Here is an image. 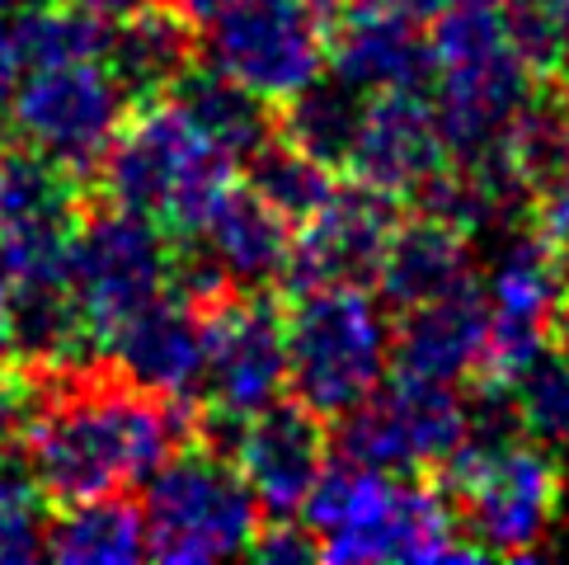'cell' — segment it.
Segmentation results:
<instances>
[{
    "label": "cell",
    "instance_id": "ab89813d",
    "mask_svg": "<svg viewBox=\"0 0 569 565\" xmlns=\"http://www.w3.org/2000/svg\"><path fill=\"white\" fill-rule=\"evenodd\" d=\"M14 6H19V0H0V14H10Z\"/></svg>",
    "mask_w": 569,
    "mask_h": 565
},
{
    "label": "cell",
    "instance_id": "d590c367",
    "mask_svg": "<svg viewBox=\"0 0 569 565\" xmlns=\"http://www.w3.org/2000/svg\"><path fill=\"white\" fill-rule=\"evenodd\" d=\"M174 6L184 10V14L193 19V24H208V19H212V14H221V10H227L231 0H174Z\"/></svg>",
    "mask_w": 569,
    "mask_h": 565
},
{
    "label": "cell",
    "instance_id": "9c48e42d",
    "mask_svg": "<svg viewBox=\"0 0 569 565\" xmlns=\"http://www.w3.org/2000/svg\"><path fill=\"white\" fill-rule=\"evenodd\" d=\"M132 95L109 71L104 57L33 67L10 99V123L19 141L43 151L76 179L99 170L109 141L128 123Z\"/></svg>",
    "mask_w": 569,
    "mask_h": 565
},
{
    "label": "cell",
    "instance_id": "4316f807",
    "mask_svg": "<svg viewBox=\"0 0 569 565\" xmlns=\"http://www.w3.org/2000/svg\"><path fill=\"white\" fill-rule=\"evenodd\" d=\"M246 166H250V194H259L263 204L288 217L292 227L316 217L325 208V198L339 189L335 170L325 166V160L307 156L282 137H269L254 156H246Z\"/></svg>",
    "mask_w": 569,
    "mask_h": 565
},
{
    "label": "cell",
    "instance_id": "f35d334b",
    "mask_svg": "<svg viewBox=\"0 0 569 565\" xmlns=\"http://www.w3.org/2000/svg\"><path fill=\"white\" fill-rule=\"evenodd\" d=\"M311 6H320V10H335V6H343V0H311Z\"/></svg>",
    "mask_w": 569,
    "mask_h": 565
},
{
    "label": "cell",
    "instance_id": "52a82bcc",
    "mask_svg": "<svg viewBox=\"0 0 569 565\" xmlns=\"http://www.w3.org/2000/svg\"><path fill=\"white\" fill-rule=\"evenodd\" d=\"M147 552L156 561L202 565L250 552L259 504L227 453L184 443L147 476Z\"/></svg>",
    "mask_w": 569,
    "mask_h": 565
},
{
    "label": "cell",
    "instance_id": "d6986e66",
    "mask_svg": "<svg viewBox=\"0 0 569 565\" xmlns=\"http://www.w3.org/2000/svg\"><path fill=\"white\" fill-rule=\"evenodd\" d=\"M325 57L358 95L419 90L429 76V43L419 38V24L381 0H343V14H335V29L325 33Z\"/></svg>",
    "mask_w": 569,
    "mask_h": 565
},
{
    "label": "cell",
    "instance_id": "74e56055",
    "mask_svg": "<svg viewBox=\"0 0 569 565\" xmlns=\"http://www.w3.org/2000/svg\"><path fill=\"white\" fill-rule=\"evenodd\" d=\"M546 6V14L556 19V29H560V43H565V52H569V0H541Z\"/></svg>",
    "mask_w": 569,
    "mask_h": 565
},
{
    "label": "cell",
    "instance_id": "ffe728a7",
    "mask_svg": "<svg viewBox=\"0 0 569 565\" xmlns=\"http://www.w3.org/2000/svg\"><path fill=\"white\" fill-rule=\"evenodd\" d=\"M193 240L208 250L231 293H263L269 282H282L297 246L292 221L250 189H231L221 198L217 212L202 221V231H193Z\"/></svg>",
    "mask_w": 569,
    "mask_h": 565
},
{
    "label": "cell",
    "instance_id": "2e32d148",
    "mask_svg": "<svg viewBox=\"0 0 569 565\" xmlns=\"http://www.w3.org/2000/svg\"><path fill=\"white\" fill-rule=\"evenodd\" d=\"M227 457L246 476L259 509L292 518L307 509V495L325 472V419L301 400H273L240 419Z\"/></svg>",
    "mask_w": 569,
    "mask_h": 565
},
{
    "label": "cell",
    "instance_id": "603a6c76",
    "mask_svg": "<svg viewBox=\"0 0 569 565\" xmlns=\"http://www.w3.org/2000/svg\"><path fill=\"white\" fill-rule=\"evenodd\" d=\"M104 62L118 80H123V90L137 99V105L166 99L174 90V80L198 62L193 19L179 6L147 0V6L123 14L118 33H109Z\"/></svg>",
    "mask_w": 569,
    "mask_h": 565
},
{
    "label": "cell",
    "instance_id": "4fadbf2b",
    "mask_svg": "<svg viewBox=\"0 0 569 565\" xmlns=\"http://www.w3.org/2000/svg\"><path fill=\"white\" fill-rule=\"evenodd\" d=\"M471 438V410L457 387L423 377H400L339 415V462L372 472H423L442 467Z\"/></svg>",
    "mask_w": 569,
    "mask_h": 565
},
{
    "label": "cell",
    "instance_id": "484cf974",
    "mask_svg": "<svg viewBox=\"0 0 569 565\" xmlns=\"http://www.w3.org/2000/svg\"><path fill=\"white\" fill-rule=\"evenodd\" d=\"M358 113H362V95L343 80H311L307 90H297L292 99H282L278 113V137L301 147L307 156L325 160L330 170H339L349 160L353 132H358Z\"/></svg>",
    "mask_w": 569,
    "mask_h": 565
},
{
    "label": "cell",
    "instance_id": "ba28073f",
    "mask_svg": "<svg viewBox=\"0 0 569 565\" xmlns=\"http://www.w3.org/2000/svg\"><path fill=\"white\" fill-rule=\"evenodd\" d=\"M170 265L174 246L156 217L118 204L80 212L67 278L76 307L99 345H109L123 320H132L170 288Z\"/></svg>",
    "mask_w": 569,
    "mask_h": 565
},
{
    "label": "cell",
    "instance_id": "f546056e",
    "mask_svg": "<svg viewBox=\"0 0 569 565\" xmlns=\"http://www.w3.org/2000/svg\"><path fill=\"white\" fill-rule=\"evenodd\" d=\"M532 212L546 240H556L565 250L569 246V128L560 137V147L551 156V166L541 170V179L532 185Z\"/></svg>",
    "mask_w": 569,
    "mask_h": 565
},
{
    "label": "cell",
    "instance_id": "e0dca14e",
    "mask_svg": "<svg viewBox=\"0 0 569 565\" xmlns=\"http://www.w3.org/2000/svg\"><path fill=\"white\" fill-rule=\"evenodd\" d=\"M343 166L353 170V179L391 198L423 194L447 170V137L438 128L433 99L419 90L368 95Z\"/></svg>",
    "mask_w": 569,
    "mask_h": 565
},
{
    "label": "cell",
    "instance_id": "1f68e13d",
    "mask_svg": "<svg viewBox=\"0 0 569 565\" xmlns=\"http://www.w3.org/2000/svg\"><path fill=\"white\" fill-rule=\"evenodd\" d=\"M250 556L254 561H316L320 556V542L311 528H297L292 518H278L273 528H259L250 542Z\"/></svg>",
    "mask_w": 569,
    "mask_h": 565
},
{
    "label": "cell",
    "instance_id": "9a60e30c",
    "mask_svg": "<svg viewBox=\"0 0 569 565\" xmlns=\"http://www.w3.org/2000/svg\"><path fill=\"white\" fill-rule=\"evenodd\" d=\"M396 198L372 185H349L325 198V208L297 227L292 265L282 274L288 293H311L325 282H368L396 231Z\"/></svg>",
    "mask_w": 569,
    "mask_h": 565
},
{
    "label": "cell",
    "instance_id": "5b68a950",
    "mask_svg": "<svg viewBox=\"0 0 569 565\" xmlns=\"http://www.w3.org/2000/svg\"><path fill=\"white\" fill-rule=\"evenodd\" d=\"M288 320V387L320 419L368 400L391 368V320L362 282H325L297 293Z\"/></svg>",
    "mask_w": 569,
    "mask_h": 565
},
{
    "label": "cell",
    "instance_id": "d6a6232c",
    "mask_svg": "<svg viewBox=\"0 0 569 565\" xmlns=\"http://www.w3.org/2000/svg\"><path fill=\"white\" fill-rule=\"evenodd\" d=\"M24 76H29V57H24V43H19L14 14H0V113L10 109V99Z\"/></svg>",
    "mask_w": 569,
    "mask_h": 565
},
{
    "label": "cell",
    "instance_id": "ac0fdd59",
    "mask_svg": "<svg viewBox=\"0 0 569 565\" xmlns=\"http://www.w3.org/2000/svg\"><path fill=\"white\" fill-rule=\"evenodd\" d=\"M104 349L113 354V373H123L132 387L166 400H189L202 387L208 320L189 297H156L151 307H141L132 320L113 330Z\"/></svg>",
    "mask_w": 569,
    "mask_h": 565
},
{
    "label": "cell",
    "instance_id": "8d00e7d4",
    "mask_svg": "<svg viewBox=\"0 0 569 565\" xmlns=\"http://www.w3.org/2000/svg\"><path fill=\"white\" fill-rule=\"evenodd\" d=\"M10 301H14V293H10V278L0 274V349L10 345Z\"/></svg>",
    "mask_w": 569,
    "mask_h": 565
},
{
    "label": "cell",
    "instance_id": "277c9868",
    "mask_svg": "<svg viewBox=\"0 0 569 565\" xmlns=\"http://www.w3.org/2000/svg\"><path fill=\"white\" fill-rule=\"evenodd\" d=\"M429 38V76H433V113L452 156H476L495 147L518 109L537 95V71L518 52L508 33L503 6L457 0L433 19Z\"/></svg>",
    "mask_w": 569,
    "mask_h": 565
},
{
    "label": "cell",
    "instance_id": "d4e9b609",
    "mask_svg": "<svg viewBox=\"0 0 569 565\" xmlns=\"http://www.w3.org/2000/svg\"><path fill=\"white\" fill-rule=\"evenodd\" d=\"M48 556L67 565H128L147 556V518L128 495L71 499L48 523Z\"/></svg>",
    "mask_w": 569,
    "mask_h": 565
},
{
    "label": "cell",
    "instance_id": "836d02e7",
    "mask_svg": "<svg viewBox=\"0 0 569 565\" xmlns=\"http://www.w3.org/2000/svg\"><path fill=\"white\" fill-rule=\"evenodd\" d=\"M381 6H391L396 14L415 19V24H429V19H438L442 10H452L457 0H381Z\"/></svg>",
    "mask_w": 569,
    "mask_h": 565
},
{
    "label": "cell",
    "instance_id": "7a4b0ae2",
    "mask_svg": "<svg viewBox=\"0 0 569 565\" xmlns=\"http://www.w3.org/2000/svg\"><path fill=\"white\" fill-rule=\"evenodd\" d=\"M307 528L325 561H480L485 547L457 537L447 499L400 472L325 467L307 495Z\"/></svg>",
    "mask_w": 569,
    "mask_h": 565
},
{
    "label": "cell",
    "instance_id": "f1b7e54d",
    "mask_svg": "<svg viewBox=\"0 0 569 565\" xmlns=\"http://www.w3.org/2000/svg\"><path fill=\"white\" fill-rule=\"evenodd\" d=\"M513 410L527 438L546 443V448H569V354L546 349L513 381Z\"/></svg>",
    "mask_w": 569,
    "mask_h": 565
},
{
    "label": "cell",
    "instance_id": "8fae6325",
    "mask_svg": "<svg viewBox=\"0 0 569 565\" xmlns=\"http://www.w3.org/2000/svg\"><path fill=\"white\" fill-rule=\"evenodd\" d=\"M80 221V179L29 141L0 147V274L19 288L71 282V236Z\"/></svg>",
    "mask_w": 569,
    "mask_h": 565
},
{
    "label": "cell",
    "instance_id": "e575fe53",
    "mask_svg": "<svg viewBox=\"0 0 569 565\" xmlns=\"http://www.w3.org/2000/svg\"><path fill=\"white\" fill-rule=\"evenodd\" d=\"M76 6L94 10L99 19H123V14H132L137 6H147V0H76Z\"/></svg>",
    "mask_w": 569,
    "mask_h": 565
},
{
    "label": "cell",
    "instance_id": "6da1fadb",
    "mask_svg": "<svg viewBox=\"0 0 569 565\" xmlns=\"http://www.w3.org/2000/svg\"><path fill=\"white\" fill-rule=\"evenodd\" d=\"M38 406L24 424V462L48 499L71 504L147 480L193 424L184 400L132 387L123 373H38Z\"/></svg>",
    "mask_w": 569,
    "mask_h": 565
},
{
    "label": "cell",
    "instance_id": "7402d4cb",
    "mask_svg": "<svg viewBox=\"0 0 569 565\" xmlns=\"http://www.w3.org/2000/svg\"><path fill=\"white\" fill-rule=\"evenodd\" d=\"M471 236L447 217L423 212L415 221H396L386 255L377 265V288L391 307L410 311L423 301L471 288Z\"/></svg>",
    "mask_w": 569,
    "mask_h": 565
},
{
    "label": "cell",
    "instance_id": "8992f818",
    "mask_svg": "<svg viewBox=\"0 0 569 565\" xmlns=\"http://www.w3.org/2000/svg\"><path fill=\"white\" fill-rule=\"evenodd\" d=\"M452 504L485 556H527L556 528L565 476L537 438H466L442 462Z\"/></svg>",
    "mask_w": 569,
    "mask_h": 565
},
{
    "label": "cell",
    "instance_id": "5bb4252c",
    "mask_svg": "<svg viewBox=\"0 0 569 565\" xmlns=\"http://www.w3.org/2000/svg\"><path fill=\"white\" fill-rule=\"evenodd\" d=\"M208 320V358H202V387L212 396V415L246 419L273 406L288 387V320L282 307L263 293L221 297L202 307Z\"/></svg>",
    "mask_w": 569,
    "mask_h": 565
},
{
    "label": "cell",
    "instance_id": "3957f363",
    "mask_svg": "<svg viewBox=\"0 0 569 565\" xmlns=\"http://www.w3.org/2000/svg\"><path fill=\"white\" fill-rule=\"evenodd\" d=\"M99 179L109 204L147 212L174 236H193L236 189V156L202 137L174 99H147L109 141Z\"/></svg>",
    "mask_w": 569,
    "mask_h": 565
},
{
    "label": "cell",
    "instance_id": "cb8c5ba5",
    "mask_svg": "<svg viewBox=\"0 0 569 565\" xmlns=\"http://www.w3.org/2000/svg\"><path fill=\"white\" fill-rule=\"evenodd\" d=\"M166 99H174L189 123L236 160L254 156L263 141L278 137V118L269 109V99H259L254 90H246L231 76H221L217 67L193 62L184 76L174 80V90Z\"/></svg>",
    "mask_w": 569,
    "mask_h": 565
},
{
    "label": "cell",
    "instance_id": "30bf717a",
    "mask_svg": "<svg viewBox=\"0 0 569 565\" xmlns=\"http://www.w3.org/2000/svg\"><path fill=\"white\" fill-rule=\"evenodd\" d=\"M569 269L556 240L513 236L495 255L485 282V363L480 377L490 387H513L532 363L551 349V335L565 320Z\"/></svg>",
    "mask_w": 569,
    "mask_h": 565
},
{
    "label": "cell",
    "instance_id": "7c38bea8",
    "mask_svg": "<svg viewBox=\"0 0 569 565\" xmlns=\"http://www.w3.org/2000/svg\"><path fill=\"white\" fill-rule=\"evenodd\" d=\"M202 52L221 76L282 105L325 67V10L311 0H231L208 19Z\"/></svg>",
    "mask_w": 569,
    "mask_h": 565
},
{
    "label": "cell",
    "instance_id": "44dd1931",
    "mask_svg": "<svg viewBox=\"0 0 569 565\" xmlns=\"http://www.w3.org/2000/svg\"><path fill=\"white\" fill-rule=\"evenodd\" d=\"M391 363L400 377L442 381V387L476 377L485 363V301L476 288L405 311L400 330L391 335Z\"/></svg>",
    "mask_w": 569,
    "mask_h": 565
},
{
    "label": "cell",
    "instance_id": "83f0119b",
    "mask_svg": "<svg viewBox=\"0 0 569 565\" xmlns=\"http://www.w3.org/2000/svg\"><path fill=\"white\" fill-rule=\"evenodd\" d=\"M48 556V495L24 457L0 453V565Z\"/></svg>",
    "mask_w": 569,
    "mask_h": 565
},
{
    "label": "cell",
    "instance_id": "4dcf8cb0",
    "mask_svg": "<svg viewBox=\"0 0 569 565\" xmlns=\"http://www.w3.org/2000/svg\"><path fill=\"white\" fill-rule=\"evenodd\" d=\"M38 406V368H0V453L24 434V424Z\"/></svg>",
    "mask_w": 569,
    "mask_h": 565
}]
</instances>
